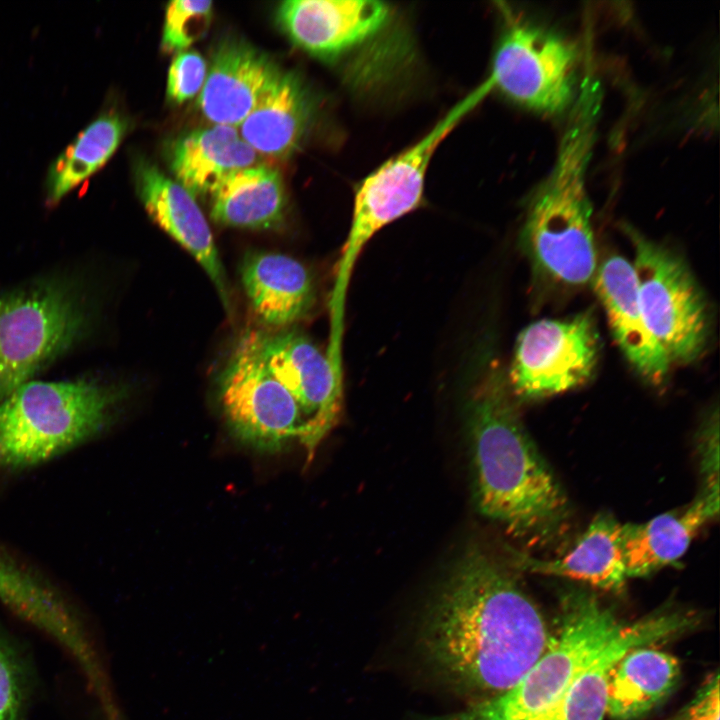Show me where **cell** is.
Segmentation results:
<instances>
[{
	"instance_id": "f546056e",
	"label": "cell",
	"mask_w": 720,
	"mask_h": 720,
	"mask_svg": "<svg viewBox=\"0 0 720 720\" xmlns=\"http://www.w3.org/2000/svg\"><path fill=\"white\" fill-rule=\"evenodd\" d=\"M701 490L719 495V418L718 410L704 422L698 437Z\"/></svg>"
},
{
	"instance_id": "4fadbf2b",
	"label": "cell",
	"mask_w": 720,
	"mask_h": 720,
	"mask_svg": "<svg viewBox=\"0 0 720 720\" xmlns=\"http://www.w3.org/2000/svg\"><path fill=\"white\" fill-rule=\"evenodd\" d=\"M262 355L274 376L294 397L305 418L299 441L306 464L336 423L341 403V378L328 356L295 330L260 332Z\"/></svg>"
},
{
	"instance_id": "ba28073f",
	"label": "cell",
	"mask_w": 720,
	"mask_h": 720,
	"mask_svg": "<svg viewBox=\"0 0 720 720\" xmlns=\"http://www.w3.org/2000/svg\"><path fill=\"white\" fill-rule=\"evenodd\" d=\"M502 26L488 76L492 90L527 109L559 114L578 92L575 47L502 4Z\"/></svg>"
},
{
	"instance_id": "ac0fdd59",
	"label": "cell",
	"mask_w": 720,
	"mask_h": 720,
	"mask_svg": "<svg viewBox=\"0 0 720 720\" xmlns=\"http://www.w3.org/2000/svg\"><path fill=\"white\" fill-rule=\"evenodd\" d=\"M280 70L245 41H222L215 49L198 106L214 125L238 127Z\"/></svg>"
},
{
	"instance_id": "4316f807",
	"label": "cell",
	"mask_w": 720,
	"mask_h": 720,
	"mask_svg": "<svg viewBox=\"0 0 720 720\" xmlns=\"http://www.w3.org/2000/svg\"><path fill=\"white\" fill-rule=\"evenodd\" d=\"M212 1L175 0L168 3L163 25L162 50L180 53L207 33Z\"/></svg>"
},
{
	"instance_id": "7c38bea8",
	"label": "cell",
	"mask_w": 720,
	"mask_h": 720,
	"mask_svg": "<svg viewBox=\"0 0 720 720\" xmlns=\"http://www.w3.org/2000/svg\"><path fill=\"white\" fill-rule=\"evenodd\" d=\"M290 41L310 56L328 63L364 54L389 31L394 9L374 0H287L276 12Z\"/></svg>"
},
{
	"instance_id": "603a6c76",
	"label": "cell",
	"mask_w": 720,
	"mask_h": 720,
	"mask_svg": "<svg viewBox=\"0 0 720 720\" xmlns=\"http://www.w3.org/2000/svg\"><path fill=\"white\" fill-rule=\"evenodd\" d=\"M209 198L211 218L223 226L271 230L285 219L287 199L281 174L263 164L223 177Z\"/></svg>"
},
{
	"instance_id": "8992f818",
	"label": "cell",
	"mask_w": 720,
	"mask_h": 720,
	"mask_svg": "<svg viewBox=\"0 0 720 720\" xmlns=\"http://www.w3.org/2000/svg\"><path fill=\"white\" fill-rule=\"evenodd\" d=\"M492 91L488 79L457 102L423 137L383 162L358 185L348 236L338 261L331 320L342 322L346 291L355 261L383 227L423 202L426 172L441 142Z\"/></svg>"
},
{
	"instance_id": "7402d4cb",
	"label": "cell",
	"mask_w": 720,
	"mask_h": 720,
	"mask_svg": "<svg viewBox=\"0 0 720 720\" xmlns=\"http://www.w3.org/2000/svg\"><path fill=\"white\" fill-rule=\"evenodd\" d=\"M515 560L528 572L566 577L610 592L623 591L628 579L622 524L609 513L594 517L565 555L541 559L518 553Z\"/></svg>"
},
{
	"instance_id": "d4e9b609",
	"label": "cell",
	"mask_w": 720,
	"mask_h": 720,
	"mask_svg": "<svg viewBox=\"0 0 720 720\" xmlns=\"http://www.w3.org/2000/svg\"><path fill=\"white\" fill-rule=\"evenodd\" d=\"M680 674L673 655L639 646L626 652L611 670L606 715L633 720L658 705L672 691Z\"/></svg>"
},
{
	"instance_id": "d6986e66",
	"label": "cell",
	"mask_w": 720,
	"mask_h": 720,
	"mask_svg": "<svg viewBox=\"0 0 720 720\" xmlns=\"http://www.w3.org/2000/svg\"><path fill=\"white\" fill-rule=\"evenodd\" d=\"M719 512V496L700 490L686 507L643 523L622 525L627 577L648 576L681 558L697 532Z\"/></svg>"
},
{
	"instance_id": "5bb4252c",
	"label": "cell",
	"mask_w": 720,
	"mask_h": 720,
	"mask_svg": "<svg viewBox=\"0 0 720 720\" xmlns=\"http://www.w3.org/2000/svg\"><path fill=\"white\" fill-rule=\"evenodd\" d=\"M137 193L151 219L203 268L230 311L228 279L208 222L195 197L151 162L137 160Z\"/></svg>"
},
{
	"instance_id": "5b68a950",
	"label": "cell",
	"mask_w": 720,
	"mask_h": 720,
	"mask_svg": "<svg viewBox=\"0 0 720 720\" xmlns=\"http://www.w3.org/2000/svg\"><path fill=\"white\" fill-rule=\"evenodd\" d=\"M624 624L595 595L567 591L542 655L514 686L473 712L479 720H541Z\"/></svg>"
},
{
	"instance_id": "8fae6325",
	"label": "cell",
	"mask_w": 720,
	"mask_h": 720,
	"mask_svg": "<svg viewBox=\"0 0 720 720\" xmlns=\"http://www.w3.org/2000/svg\"><path fill=\"white\" fill-rule=\"evenodd\" d=\"M599 348L590 312L536 321L517 338L508 387L526 400L569 391L591 378Z\"/></svg>"
},
{
	"instance_id": "277c9868",
	"label": "cell",
	"mask_w": 720,
	"mask_h": 720,
	"mask_svg": "<svg viewBox=\"0 0 720 720\" xmlns=\"http://www.w3.org/2000/svg\"><path fill=\"white\" fill-rule=\"evenodd\" d=\"M122 394L88 379L23 384L0 400V472L39 464L96 435Z\"/></svg>"
},
{
	"instance_id": "44dd1931",
	"label": "cell",
	"mask_w": 720,
	"mask_h": 720,
	"mask_svg": "<svg viewBox=\"0 0 720 720\" xmlns=\"http://www.w3.org/2000/svg\"><path fill=\"white\" fill-rule=\"evenodd\" d=\"M312 116V99L303 81L293 72L280 71L237 130L258 155L287 158L301 145Z\"/></svg>"
},
{
	"instance_id": "6da1fadb",
	"label": "cell",
	"mask_w": 720,
	"mask_h": 720,
	"mask_svg": "<svg viewBox=\"0 0 720 720\" xmlns=\"http://www.w3.org/2000/svg\"><path fill=\"white\" fill-rule=\"evenodd\" d=\"M549 637L542 613L512 575L472 546L434 596L422 641L430 662L454 686L496 696L527 673Z\"/></svg>"
},
{
	"instance_id": "9c48e42d",
	"label": "cell",
	"mask_w": 720,
	"mask_h": 720,
	"mask_svg": "<svg viewBox=\"0 0 720 720\" xmlns=\"http://www.w3.org/2000/svg\"><path fill=\"white\" fill-rule=\"evenodd\" d=\"M626 232L647 326L671 363H690L701 355L709 336L704 294L680 256L630 227Z\"/></svg>"
},
{
	"instance_id": "83f0119b",
	"label": "cell",
	"mask_w": 720,
	"mask_h": 720,
	"mask_svg": "<svg viewBox=\"0 0 720 720\" xmlns=\"http://www.w3.org/2000/svg\"><path fill=\"white\" fill-rule=\"evenodd\" d=\"M207 71V63L198 52L188 50L177 53L168 70V100L182 104L195 97L203 88Z\"/></svg>"
},
{
	"instance_id": "e0dca14e",
	"label": "cell",
	"mask_w": 720,
	"mask_h": 720,
	"mask_svg": "<svg viewBox=\"0 0 720 720\" xmlns=\"http://www.w3.org/2000/svg\"><path fill=\"white\" fill-rule=\"evenodd\" d=\"M592 282L627 360L649 382L662 383L671 362L645 321L633 265L620 255H611L597 267Z\"/></svg>"
},
{
	"instance_id": "484cf974",
	"label": "cell",
	"mask_w": 720,
	"mask_h": 720,
	"mask_svg": "<svg viewBox=\"0 0 720 720\" xmlns=\"http://www.w3.org/2000/svg\"><path fill=\"white\" fill-rule=\"evenodd\" d=\"M127 129V120L114 112L92 121L51 164L46 182L48 201L57 203L104 166Z\"/></svg>"
},
{
	"instance_id": "30bf717a",
	"label": "cell",
	"mask_w": 720,
	"mask_h": 720,
	"mask_svg": "<svg viewBox=\"0 0 720 720\" xmlns=\"http://www.w3.org/2000/svg\"><path fill=\"white\" fill-rule=\"evenodd\" d=\"M218 394L232 432L257 450L280 451L299 438L306 423L294 397L265 362L260 331H247L239 339L219 375Z\"/></svg>"
},
{
	"instance_id": "4dcf8cb0",
	"label": "cell",
	"mask_w": 720,
	"mask_h": 720,
	"mask_svg": "<svg viewBox=\"0 0 720 720\" xmlns=\"http://www.w3.org/2000/svg\"><path fill=\"white\" fill-rule=\"evenodd\" d=\"M719 676L712 675L696 698L673 720H719Z\"/></svg>"
},
{
	"instance_id": "52a82bcc",
	"label": "cell",
	"mask_w": 720,
	"mask_h": 720,
	"mask_svg": "<svg viewBox=\"0 0 720 720\" xmlns=\"http://www.w3.org/2000/svg\"><path fill=\"white\" fill-rule=\"evenodd\" d=\"M86 322L79 296L64 282L1 295L0 400L71 347Z\"/></svg>"
},
{
	"instance_id": "ffe728a7",
	"label": "cell",
	"mask_w": 720,
	"mask_h": 720,
	"mask_svg": "<svg viewBox=\"0 0 720 720\" xmlns=\"http://www.w3.org/2000/svg\"><path fill=\"white\" fill-rule=\"evenodd\" d=\"M240 275L253 311L267 325H291L313 307L315 290L311 275L289 255L251 251L242 260Z\"/></svg>"
},
{
	"instance_id": "1f68e13d",
	"label": "cell",
	"mask_w": 720,
	"mask_h": 720,
	"mask_svg": "<svg viewBox=\"0 0 720 720\" xmlns=\"http://www.w3.org/2000/svg\"><path fill=\"white\" fill-rule=\"evenodd\" d=\"M443 720H479V719L477 718V716L475 715L474 712H470V713H464V714H459V715H455L452 717H448Z\"/></svg>"
},
{
	"instance_id": "cb8c5ba5",
	"label": "cell",
	"mask_w": 720,
	"mask_h": 720,
	"mask_svg": "<svg viewBox=\"0 0 720 720\" xmlns=\"http://www.w3.org/2000/svg\"><path fill=\"white\" fill-rule=\"evenodd\" d=\"M258 154L237 127L212 125L177 138L170 149L175 180L194 197L208 195L228 174L257 165Z\"/></svg>"
},
{
	"instance_id": "9a60e30c",
	"label": "cell",
	"mask_w": 720,
	"mask_h": 720,
	"mask_svg": "<svg viewBox=\"0 0 720 720\" xmlns=\"http://www.w3.org/2000/svg\"><path fill=\"white\" fill-rule=\"evenodd\" d=\"M0 600L64 647L80 666L92 691L106 685L98 656L70 608L46 584L1 554Z\"/></svg>"
},
{
	"instance_id": "3957f363",
	"label": "cell",
	"mask_w": 720,
	"mask_h": 720,
	"mask_svg": "<svg viewBox=\"0 0 720 720\" xmlns=\"http://www.w3.org/2000/svg\"><path fill=\"white\" fill-rule=\"evenodd\" d=\"M601 98L598 81L588 76L580 82L556 161L531 199L521 231L535 270L568 286L592 281L598 267L586 171Z\"/></svg>"
},
{
	"instance_id": "7a4b0ae2",
	"label": "cell",
	"mask_w": 720,
	"mask_h": 720,
	"mask_svg": "<svg viewBox=\"0 0 720 720\" xmlns=\"http://www.w3.org/2000/svg\"><path fill=\"white\" fill-rule=\"evenodd\" d=\"M505 379L488 371L467 406L480 512L512 536L547 546L566 532L567 496L527 433Z\"/></svg>"
},
{
	"instance_id": "f1b7e54d",
	"label": "cell",
	"mask_w": 720,
	"mask_h": 720,
	"mask_svg": "<svg viewBox=\"0 0 720 720\" xmlns=\"http://www.w3.org/2000/svg\"><path fill=\"white\" fill-rule=\"evenodd\" d=\"M25 673L8 645L0 639V720H22Z\"/></svg>"
},
{
	"instance_id": "2e32d148",
	"label": "cell",
	"mask_w": 720,
	"mask_h": 720,
	"mask_svg": "<svg viewBox=\"0 0 720 720\" xmlns=\"http://www.w3.org/2000/svg\"><path fill=\"white\" fill-rule=\"evenodd\" d=\"M692 622L688 613L665 611L624 624L541 720H603L609 678L616 662L629 650L669 639L686 630Z\"/></svg>"
}]
</instances>
